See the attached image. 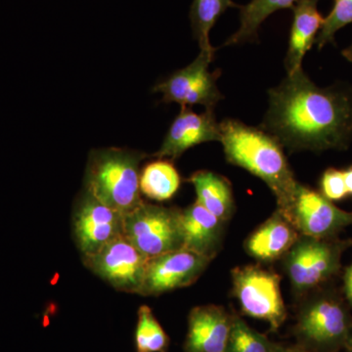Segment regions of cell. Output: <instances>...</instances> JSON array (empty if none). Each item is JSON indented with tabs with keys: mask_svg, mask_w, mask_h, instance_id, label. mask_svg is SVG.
I'll use <instances>...</instances> for the list:
<instances>
[{
	"mask_svg": "<svg viewBox=\"0 0 352 352\" xmlns=\"http://www.w3.org/2000/svg\"><path fill=\"white\" fill-rule=\"evenodd\" d=\"M210 261L185 248L149 258L139 295L159 296L191 286L205 272Z\"/></svg>",
	"mask_w": 352,
	"mask_h": 352,
	"instance_id": "7c38bea8",
	"label": "cell"
},
{
	"mask_svg": "<svg viewBox=\"0 0 352 352\" xmlns=\"http://www.w3.org/2000/svg\"><path fill=\"white\" fill-rule=\"evenodd\" d=\"M124 235L148 258L182 249V210L144 201L124 215Z\"/></svg>",
	"mask_w": 352,
	"mask_h": 352,
	"instance_id": "277c9868",
	"label": "cell"
},
{
	"mask_svg": "<svg viewBox=\"0 0 352 352\" xmlns=\"http://www.w3.org/2000/svg\"><path fill=\"white\" fill-rule=\"evenodd\" d=\"M351 327L349 312L338 298L318 296L303 305L296 331L314 349L328 351L346 344Z\"/></svg>",
	"mask_w": 352,
	"mask_h": 352,
	"instance_id": "9c48e42d",
	"label": "cell"
},
{
	"mask_svg": "<svg viewBox=\"0 0 352 352\" xmlns=\"http://www.w3.org/2000/svg\"><path fill=\"white\" fill-rule=\"evenodd\" d=\"M275 352H312L305 351V349H285V347L277 346L276 351Z\"/></svg>",
	"mask_w": 352,
	"mask_h": 352,
	"instance_id": "83f0119b",
	"label": "cell"
},
{
	"mask_svg": "<svg viewBox=\"0 0 352 352\" xmlns=\"http://www.w3.org/2000/svg\"><path fill=\"white\" fill-rule=\"evenodd\" d=\"M182 177L170 161L157 160L141 170V194L157 201L170 200L177 193Z\"/></svg>",
	"mask_w": 352,
	"mask_h": 352,
	"instance_id": "ffe728a7",
	"label": "cell"
},
{
	"mask_svg": "<svg viewBox=\"0 0 352 352\" xmlns=\"http://www.w3.org/2000/svg\"><path fill=\"white\" fill-rule=\"evenodd\" d=\"M221 140L220 126L215 119L214 111L198 113L188 107L182 108V112L173 120L168 133L153 156L164 159L177 160L187 150L201 143Z\"/></svg>",
	"mask_w": 352,
	"mask_h": 352,
	"instance_id": "4fadbf2b",
	"label": "cell"
},
{
	"mask_svg": "<svg viewBox=\"0 0 352 352\" xmlns=\"http://www.w3.org/2000/svg\"><path fill=\"white\" fill-rule=\"evenodd\" d=\"M352 23V0H335L332 11L324 19L316 43L319 50L326 44L333 43L335 34Z\"/></svg>",
	"mask_w": 352,
	"mask_h": 352,
	"instance_id": "cb8c5ba5",
	"label": "cell"
},
{
	"mask_svg": "<svg viewBox=\"0 0 352 352\" xmlns=\"http://www.w3.org/2000/svg\"><path fill=\"white\" fill-rule=\"evenodd\" d=\"M226 223L198 201L183 208V248L212 261L221 249Z\"/></svg>",
	"mask_w": 352,
	"mask_h": 352,
	"instance_id": "9a60e30c",
	"label": "cell"
},
{
	"mask_svg": "<svg viewBox=\"0 0 352 352\" xmlns=\"http://www.w3.org/2000/svg\"><path fill=\"white\" fill-rule=\"evenodd\" d=\"M346 242L300 235L285 258V270L296 294H305L327 281L340 270Z\"/></svg>",
	"mask_w": 352,
	"mask_h": 352,
	"instance_id": "8992f818",
	"label": "cell"
},
{
	"mask_svg": "<svg viewBox=\"0 0 352 352\" xmlns=\"http://www.w3.org/2000/svg\"><path fill=\"white\" fill-rule=\"evenodd\" d=\"M168 342V335L151 308L147 305L139 307L135 332L136 352H166Z\"/></svg>",
	"mask_w": 352,
	"mask_h": 352,
	"instance_id": "7402d4cb",
	"label": "cell"
},
{
	"mask_svg": "<svg viewBox=\"0 0 352 352\" xmlns=\"http://www.w3.org/2000/svg\"><path fill=\"white\" fill-rule=\"evenodd\" d=\"M344 292H346L347 300H349V302L352 305V263L346 270V273H344Z\"/></svg>",
	"mask_w": 352,
	"mask_h": 352,
	"instance_id": "484cf974",
	"label": "cell"
},
{
	"mask_svg": "<svg viewBox=\"0 0 352 352\" xmlns=\"http://www.w3.org/2000/svg\"><path fill=\"white\" fill-rule=\"evenodd\" d=\"M344 182H346L349 194H352V166L349 170H344Z\"/></svg>",
	"mask_w": 352,
	"mask_h": 352,
	"instance_id": "4316f807",
	"label": "cell"
},
{
	"mask_svg": "<svg viewBox=\"0 0 352 352\" xmlns=\"http://www.w3.org/2000/svg\"><path fill=\"white\" fill-rule=\"evenodd\" d=\"M342 55H344V56L346 57V59L352 63V43L349 48H346V50L342 51Z\"/></svg>",
	"mask_w": 352,
	"mask_h": 352,
	"instance_id": "f1b7e54d",
	"label": "cell"
},
{
	"mask_svg": "<svg viewBox=\"0 0 352 352\" xmlns=\"http://www.w3.org/2000/svg\"><path fill=\"white\" fill-rule=\"evenodd\" d=\"M276 349L265 336L249 327L239 317H234L226 352H275Z\"/></svg>",
	"mask_w": 352,
	"mask_h": 352,
	"instance_id": "603a6c76",
	"label": "cell"
},
{
	"mask_svg": "<svg viewBox=\"0 0 352 352\" xmlns=\"http://www.w3.org/2000/svg\"><path fill=\"white\" fill-rule=\"evenodd\" d=\"M238 7L232 0H194L190 9V23L201 50H212L210 32L227 9Z\"/></svg>",
	"mask_w": 352,
	"mask_h": 352,
	"instance_id": "44dd1931",
	"label": "cell"
},
{
	"mask_svg": "<svg viewBox=\"0 0 352 352\" xmlns=\"http://www.w3.org/2000/svg\"><path fill=\"white\" fill-rule=\"evenodd\" d=\"M344 346L346 347L347 352H352V327L351 332H349V337H347V340L346 342V344Z\"/></svg>",
	"mask_w": 352,
	"mask_h": 352,
	"instance_id": "f546056e",
	"label": "cell"
},
{
	"mask_svg": "<svg viewBox=\"0 0 352 352\" xmlns=\"http://www.w3.org/2000/svg\"><path fill=\"white\" fill-rule=\"evenodd\" d=\"M233 319L219 305L194 307L188 316L185 352H226Z\"/></svg>",
	"mask_w": 352,
	"mask_h": 352,
	"instance_id": "5bb4252c",
	"label": "cell"
},
{
	"mask_svg": "<svg viewBox=\"0 0 352 352\" xmlns=\"http://www.w3.org/2000/svg\"><path fill=\"white\" fill-rule=\"evenodd\" d=\"M83 264L117 291L140 294L149 258L124 235L109 242L91 256H83Z\"/></svg>",
	"mask_w": 352,
	"mask_h": 352,
	"instance_id": "ba28073f",
	"label": "cell"
},
{
	"mask_svg": "<svg viewBox=\"0 0 352 352\" xmlns=\"http://www.w3.org/2000/svg\"><path fill=\"white\" fill-rule=\"evenodd\" d=\"M322 195L330 201H339L349 195L344 170L329 168L321 178Z\"/></svg>",
	"mask_w": 352,
	"mask_h": 352,
	"instance_id": "d4e9b609",
	"label": "cell"
},
{
	"mask_svg": "<svg viewBox=\"0 0 352 352\" xmlns=\"http://www.w3.org/2000/svg\"><path fill=\"white\" fill-rule=\"evenodd\" d=\"M145 153L126 148H101L88 155L85 189L120 214L126 215L143 203L140 166Z\"/></svg>",
	"mask_w": 352,
	"mask_h": 352,
	"instance_id": "3957f363",
	"label": "cell"
},
{
	"mask_svg": "<svg viewBox=\"0 0 352 352\" xmlns=\"http://www.w3.org/2000/svg\"><path fill=\"white\" fill-rule=\"evenodd\" d=\"M295 227L276 210L249 236L245 250L261 263H271L286 256L300 238Z\"/></svg>",
	"mask_w": 352,
	"mask_h": 352,
	"instance_id": "2e32d148",
	"label": "cell"
},
{
	"mask_svg": "<svg viewBox=\"0 0 352 352\" xmlns=\"http://www.w3.org/2000/svg\"><path fill=\"white\" fill-rule=\"evenodd\" d=\"M189 182L195 189L199 204L224 222L235 212L232 187L226 177L214 171L199 170L192 175Z\"/></svg>",
	"mask_w": 352,
	"mask_h": 352,
	"instance_id": "ac0fdd59",
	"label": "cell"
},
{
	"mask_svg": "<svg viewBox=\"0 0 352 352\" xmlns=\"http://www.w3.org/2000/svg\"><path fill=\"white\" fill-rule=\"evenodd\" d=\"M233 292L243 314L267 322L277 331L287 318L282 296L281 278L258 265H245L232 270Z\"/></svg>",
	"mask_w": 352,
	"mask_h": 352,
	"instance_id": "5b68a950",
	"label": "cell"
},
{
	"mask_svg": "<svg viewBox=\"0 0 352 352\" xmlns=\"http://www.w3.org/2000/svg\"><path fill=\"white\" fill-rule=\"evenodd\" d=\"M300 0H251L240 6V27L224 43V46L251 43L258 38L261 24L268 17L282 9H293Z\"/></svg>",
	"mask_w": 352,
	"mask_h": 352,
	"instance_id": "d6986e66",
	"label": "cell"
},
{
	"mask_svg": "<svg viewBox=\"0 0 352 352\" xmlns=\"http://www.w3.org/2000/svg\"><path fill=\"white\" fill-rule=\"evenodd\" d=\"M261 129L292 152L346 148L352 138V89L322 88L302 69L268 91Z\"/></svg>",
	"mask_w": 352,
	"mask_h": 352,
	"instance_id": "6da1fadb",
	"label": "cell"
},
{
	"mask_svg": "<svg viewBox=\"0 0 352 352\" xmlns=\"http://www.w3.org/2000/svg\"><path fill=\"white\" fill-rule=\"evenodd\" d=\"M300 235L330 239L352 226V212L336 207L321 193L298 183L288 212L283 215Z\"/></svg>",
	"mask_w": 352,
	"mask_h": 352,
	"instance_id": "8fae6325",
	"label": "cell"
},
{
	"mask_svg": "<svg viewBox=\"0 0 352 352\" xmlns=\"http://www.w3.org/2000/svg\"><path fill=\"white\" fill-rule=\"evenodd\" d=\"M318 0H300L293 7L294 20L289 34V48L285 59L288 75L302 69L303 58L312 47L323 25L324 19L317 8Z\"/></svg>",
	"mask_w": 352,
	"mask_h": 352,
	"instance_id": "e0dca14e",
	"label": "cell"
},
{
	"mask_svg": "<svg viewBox=\"0 0 352 352\" xmlns=\"http://www.w3.org/2000/svg\"><path fill=\"white\" fill-rule=\"evenodd\" d=\"M219 126L227 162L263 180L276 198L277 210L286 214L300 182L289 168L283 145L263 129L237 120H222Z\"/></svg>",
	"mask_w": 352,
	"mask_h": 352,
	"instance_id": "7a4b0ae2",
	"label": "cell"
},
{
	"mask_svg": "<svg viewBox=\"0 0 352 352\" xmlns=\"http://www.w3.org/2000/svg\"><path fill=\"white\" fill-rule=\"evenodd\" d=\"M215 50V48L201 50L191 64L157 83L153 91L163 95L162 100L164 103H177L182 108L201 105L207 111H214L217 104L223 98L217 85L219 72L212 73L208 69Z\"/></svg>",
	"mask_w": 352,
	"mask_h": 352,
	"instance_id": "52a82bcc",
	"label": "cell"
},
{
	"mask_svg": "<svg viewBox=\"0 0 352 352\" xmlns=\"http://www.w3.org/2000/svg\"><path fill=\"white\" fill-rule=\"evenodd\" d=\"M124 217L83 188L73 210L74 239L82 258L100 251L109 242L124 235Z\"/></svg>",
	"mask_w": 352,
	"mask_h": 352,
	"instance_id": "30bf717a",
	"label": "cell"
}]
</instances>
